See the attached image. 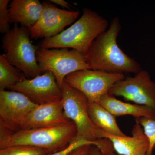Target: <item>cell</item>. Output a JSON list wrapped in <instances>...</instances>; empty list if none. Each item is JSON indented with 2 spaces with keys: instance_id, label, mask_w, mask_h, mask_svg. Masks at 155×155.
I'll use <instances>...</instances> for the list:
<instances>
[{
  "instance_id": "6da1fadb",
  "label": "cell",
  "mask_w": 155,
  "mask_h": 155,
  "mask_svg": "<svg viewBox=\"0 0 155 155\" xmlns=\"http://www.w3.org/2000/svg\"><path fill=\"white\" fill-rule=\"evenodd\" d=\"M121 29L119 19L115 17L109 28L93 42L84 55L90 69L123 74H135L142 70L140 64L118 45L117 38Z\"/></svg>"
},
{
  "instance_id": "7a4b0ae2",
  "label": "cell",
  "mask_w": 155,
  "mask_h": 155,
  "mask_svg": "<svg viewBox=\"0 0 155 155\" xmlns=\"http://www.w3.org/2000/svg\"><path fill=\"white\" fill-rule=\"evenodd\" d=\"M72 121L56 127H41L12 132L0 126V149L17 145L30 146L54 153L64 148L77 134Z\"/></svg>"
},
{
  "instance_id": "3957f363",
  "label": "cell",
  "mask_w": 155,
  "mask_h": 155,
  "mask_svg": "<svg viewBox=\"0 0 155 155\" xmlns=\"http://www.w3.org/2000/svg\"><path fill=\"white\" fill-rule=\"evenodd\" d=\"M108 25L107 19L96 12L84 9L81 17L69 28L56 36L43 39L40 48H68L85 55L93 42L107 30Z\"/></svg>"
},
{
  "instance_id": "277c9868",
  "label": "cell",
  "mask_w": 155,
  "mask_h": 155,
  "mask_svg": "<svg viewBox=\"0 0 155 155\" xmlns=\"http://www.w3.org/2000/svg\"><path fill=\"white\" fill-rule=\"evenodd\" d=\"M30 38L28 28L14 24L13 28L4 35L2 45L7 60L28 79L43 74L37 61L38 48L34 45Z\"/></svg>"
},
{
  "instance_id": "5b68a950",
  "label": "cell",
  "mask_w": 155,
  "mask_h": 155,
  "mask_svg": "<svg viewBox=\"0 0 155 155\" xmlns=\"http://www.w3.org/2000/svg\"><path fill=\"white\" fill-rule=\"evenodd\" d=\"M64 113L77 128L73 140L94 142L104 138L105 133L92 122L88 114V100L81 92L64 81L62 87Z\"/></svg>"
},
{
  "instance_id": "8992f818",
  "label": "cell",
  "mask_w": 155,
  "mask_h": 155,
  "mask_svg": "<svg viewBox=\"0 0 155 155\" xmlns=\"http://www.w3.org/2000/svg\"><path fill=\"white\" fill-rule=\"evenodd\" d=\"M36 59L41 72H52L61 87L65 78L69 74L90 69L84 55L73 49L40 48L37 51Z\"/></svg>"
},
{
  "instance_id": "52a82bcc",
  "label": "cell",
  "mask_w": 155,
  "mask_h": 155,
  "mask_svg": "<svg viewBox=\"0 0 155 155\" xmlns=\"http://www.w3.org/2000/svg\"><path fill=\"white\" fill-rule=\"evenodd\" d=\"M125 78L121 73L85 69L69 74L64 81L85 95L89 103H98L115 84Z\"/></svg>"
},
{
  "instance_id": "ba28073f",
  "label": "cell",
  "mask_w": 155,
  "mask_h": 155,
  "mask_svg": "<svg viewBox=\"0 0 155 155\" xmlns=\"http://www.w3.org/2000/svg\"><path fill=\"white\" fill-rule=\"evenodd\" d=\"M109 93L125 101L146 106L155 111V83L146 70L125 78L111 87Z\"/></svg>"
},
{
  "instance_id": "9c48e42d",
  "label": "cell",
  "mask_w": 155,
  "mask_h": 155,
  "mask_svg": "<svg viewBox=\"0 0 155 155\" xmlns=\"http://www.w3.org/2000/svg\"><path fill=\"white\" fill-rule=\"evenodd\" d=\"M43 9L37 22L28 28L31 38H50L64 31L72 25L79 16V11L58 8L50 1H44Z\"/></svg>"
},
{
  "instance_id": "30bf717a",
  "label": "cell",
  "mask_w": 155,
  "mask_h": 155,
  "mask_svg": "<svg viewBox=\"0 0 155 155\" xmlns=\"http://www.w3.org/2000/svg\"><path fill=\"white\" fill-rule=\"evenodd\" d=\"M37 105L18 92L0 91V126L12 132L22 130Z\"/></svg>"
},
{
  "instance_id": "8fae6325",
  "label": "cell",
  "mask_w": 155,
  "mask_h": 155,
  "mask_svg": "<svg viewBox=\"0 0 155 155\" xmlns=\"http://www.w3.org/2000/svg\"><path fill=\"white\" fill-rule=\"evenodd\" d=\"M9 89L22 94L38 105L58 101L63 98L62 88L49 71L34 78H25Z\"/></svg>"
},
{
  "instance_id": "7c38bea8",
  "label": "cell",
  "mask_w": 155,
  "mask_h": 155,
  "mask_svg": "<svg viewBox=\"0 0 155 155\" xmlns=\"http://www.w3.org/2000/svg\"><path fill=\"white\" fill-rule=\"evenodd\" d=\"M71 121L65 116L63 101L61 100L37 106L29 114L22 130L56 127L67 124Z\"/></svg>"
},
{
  "instance_id": "4fadbf2b",
  "label": "cell",
  "mask_w": 155,
  "mask_h": 155,
  "mask_svg": "<svg viewBox=\"0 0 155 155\" xmlns=\"http://www.w3.org/2000/svg\"><path fill=\"white\" fill-rule=\"evenodd\" d=\"M113 145L115 152L119 155H148L149 142L138 121L132 127L131 136L119 137L105 133Z\"/></svg>"
},
{
  "instance_id": "5bb4252c",
  "label": "cell",
  "mask_w": 155,
  "mask_h": 155,
  "mask_svg": "<svg viewBox=\"0 0 155 155\" xmlns=\"http://www.w3.org/2000/svg\"><path fill=\"white\" fill-rule=\"evenodd\" d=\"M43 9L38 0H13L9 6L10 22L28 28L39 19Z\"/></svg>"
},
{
  "instance_id": "9a60e30c",
  "label": "cell",
  "mask_w": 155,
  "mask_h": 155,
  "mask_svg": "<svg viewBox=\"0 0 155 155\" xmlns=\"http://www.w3.org/2000/svg\"><path fill=\"white\" fill-rule=\"evenodd\" d=\"M98 103L116 117L130 115L135 119L142 117L155 119V111L151 108L122 101L109 93L104 95Z\"/></svg>"
},
{
  "instance_id": "2e32d148",
  "label": "cell",
  "mask_w": 155,
  "mask_h": 155,
  "mask_svg": "<svg viewBox=\"0 0 155 155\" xmlns=\"http://www.w3.org/2000/svg\"><path fill=\"white\" fill-rule=\"evenodd\" d=\"M88 114L92 122L95 126L110 135L126 136L119 128L116 116L99 103H89Z\"/></svg>"
},
{
  "instance_id": "e0dca14e",
  "label": "cell",
  "mask_w": 155,
  "mask_h": 155,
  "mask_svg": "<svg viewBox=\"0 0 155 155\" xmlns=\"http://www.w3.org/2000/svg\"><path fill=\"white\" fill-rule=\"evenodd\" d=\"M26 78L20 69L13 66L4 54L0 55V91L5 90Z\"/></svg>"
},
{
  "instance_id": "ac0fdd59",
  "label": "cell",
  "mask_w": 155,
  "mask_h": 155,
  "mask_svg": "<svg viewBox=\"0 0 155 155\" xmlns=\"http://www.w3.org/2000/svg\"><path fill=\"white\" fill-rule=\"evenodd\" d=\"M53 153L49 150L30 146H13L0 149V155H48Z\"/></svg>"
},
{
  "instance_id": "d6986e66",
  "label": "cell",
  "mask_w": 155,
  "mask_h": 155,
  "mask_svg": "<svg viewBox=\"0 0 155 155\" xmlns=\"http://www.w3.org/2000/svg\"><path fill=\"white\" fill-rule=\"evenodd\" d=\"M135 119L141 125L148 140L149 147L147 155H152L155 148V119L142 117Z\"/></svg>"
},
{
  "instance_id": "ffe728a7",
  "label": "cell",
  "mask_w": 155,
  "mask_h": 155,
  "mask_svg": "<svg viewBox=\"0 0 155 155\" xmlns=\"http://www.w3.org/2000/svg\"><path fill=\"white\" fill-rule=\"evenodd\" d=\"M10 2L9 0H0V32L3 35L11 29L9 14Z\"/></svg>"
},
{
  "instance_id": "44dd1931",
  "label": "cell",
  "mask_w": 155,
  "mask_h": 155,
  "mask_svg": "<svg viewBox=\"0 0 155 155\" xmlns=\"http://www.w3.org/2000/svg\"><path fill=\"white\" fill-rule=\"evenodd\" d=\"M85 145L95 146L96 141H88L85 140H73L64 148L48 155H69L76 149Z\"/></svg>"
},
{
  "instance_id": "7402d4cb",
  "label": "cell",
  "mask_w": 155,
  "mask_h": 155,
  "mask_svg": "<svg viewBox=\"0 0 155 155\" xmlns=\"http://www.w3.org/2000/svg\"><path fill=\"white\" fill-rule=\"evenodd\" d=\"M92 145H85L74 150L69 155H87Z\"/></svg>"
},
{
  "instance_id": "603a6c76",
  "label": "cell",
  "mask_w": 155,
  "mask_h": 155,
  "mask_svg": "<svg viewBox=\"0 0 155 155\" xmlns=\"http://www.w3.org/2000/svg\"><path fill=\"white\" fill-rule=\"evenodd\" d=\"M52 3L56 5L61 6L64 9L65 8L68 9L69 11H72L70 10L71 6L69 5V3L64 0H51L50 1Z\"/></svg>"
},
{
  "instance_id": "cb8c5ba5",
  "label": "cell",
  "mask_w": 155,
  "mask_h": 155,
  "mask_svg": "<svg viewBox=\"0 0 155 155\" xmlns=\"http://www.w3.org/2000/svg\"><path fill=\"white\" fill-rule=\"evenodd\" d=\"M87 155H105L101 152L98 148L95 146L92 145Z\"/></svg>"
}]
</instances>
